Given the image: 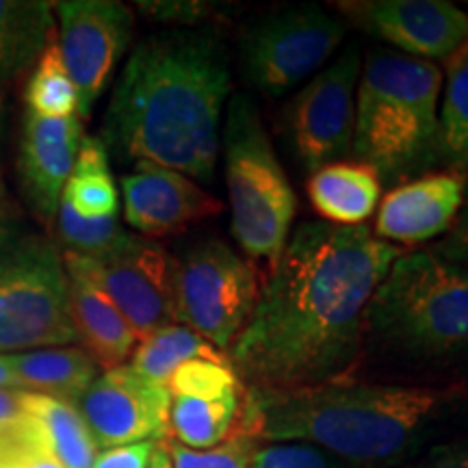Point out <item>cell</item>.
<instances>
[{"mask_svg": "<svg viewBox=\"0 0 468 468\" xmlns=\"http://www.w3.org/2000/svg\"><path fill=\"white\" fill-rule=\"evenodd\" d=\"M401 254L367 226L292 228L228 351L245 390L292 395L356 378L368 303Z\"/></svg>", "mask_w": 468, "mask_h": 468, "instance_id": "6da1fadb", "label": "cell"}, {"mask_svg": "<svg viewBox=\"0 0 468 468\" xmlns=\"http://www.w3.org/2000/svg\"><path fill=\"white\" fill-rule=\"evenodd\" d=\"M230 101L228 50L213 28H169L131 52L111 93L102 144L120 161H148L213 178Z\"/></svg>", "mask_w": 468, "mask_h": 468, "instance_id": "7a4b0ae2", "label": "cell"}, {"mask_svg": "<svg viewBox=\"0 0 468 468\" xmlns=\"http://www.w3.org/2000/svg\"><path fill=\"white\" fill-rule=\"evenodd\" d=\"M262 442L319 444L358 468H399L468 431V386L343 379L292 395H250Z\"/></svg>", "mask_w": 468, "mask_h": 468, "instance_id": "3957f363", "label": "cell"}, {"mask_svg": "<svg viewBox=\"0 0 468 468\" xmlns=\"http://www.w3.org/2000/svg\"><path fill=\"white\" fill-rule=\"evenodd\" d=\"M356 379L468 386V273L403 250L368 303Z\"/></svg>", "mask_w": 468, "mask_h": 468, "instance_id": "277c9868", "label": "cell"}, {"mask_svg": "<svg viewBox=\"0 0 468 468\" xmlns=\"http://www.w3.org/2000/svg\"><path fill=\"white\" fill-rule=\"evenodd\" d=\"M442 69L376 46L362 58L351 156L388 183H408L438 163Z\"/></svg>", "mask_w": 468, "mask_h": 468, "instance_id": "5b68a950", "label": "cell"}, {"mask_svg": "<svg viewBox=\"0 0 468 468\" xmlns=\"http://www.w3.org/2000/svg\"><path fill=\"white\" fill-rule=\"evenodd\" d=\"M221 148L234 241L250 261L271 267L292 232L297 196L248 93L226 104Z\"/></svg>", "mask_w": 468, "mask_h": 468, "instance_id": "8992f818", "label": "cell"}, {"mask_svg": "<svg viewBox=\"0 0 468 468\" xmlns=\"http://www.w3.org/2000/svg\"><path fill=\"white\" fill-rule=\"evenodd\" d=\"M76 343L69 276L50 239H17L0 250V354Z\"/></svg>", "mask_w": 468, "mask_h": 468, "instance_id": "52a82bcc", "label": "cell"}, {"mask_svg": "<svg viewBox=\"0 0 468 468\" xmlns=\"http://www.w3.org/2000/svg\"><path fill=\"white\" fill-rule=\"evenodd\" d=\"M261 284L254 261L221 239H202L172 254L176 319L226 356L248 324Z\"/></svg>", "mask_w": 468, "mask_h": 468, "instance_id": "ba28073f", "label": "cell"}, {"mask_svg": "<svg viewBox=\"0 0 468 468\" xmlns=\"http://www.w3.org/2000/svg\"><path fill=\"white\" fill-rule=\"evenodd\" d=\"M347 25L321 5H295L261 16L239 35L245 83L278 98L324 69L347 37Z\"/></svg>", "mask_w": 468, "mask_h": 468, "instance_id": "9c48e42d", "label": "cell"}, {"mask_svg": "<svg viewBox=\"0 0 468 468\" xmlns=\"http://www.w3.org/2000/svg\"><path fill=\"white\" fill-rule=\"evenodd\" d=\"M69 280L101 291L137 335L139 341L161 327L178 324L172 289V254L159 243L137 237L102 259L63 251Z\"/></svg>", "mask_w": 468, "mask_h": 468, "instance_id": "30bf717a", "label": "cell"}, {"mask_svg": "<svg viewBox=\"0 0 468 468\" xmlns=\"http://www.w3.org/2000/svg\"><path fill=\"white\" fill-rule=\"evenodd\" d=\"M360 69V46L351 44L286 104V137L308 174L351 156Z\"/></svg>", "mask_w": 468, "mask_h": 468, "instance_id": "8fae6325", "label": "cell"}, {"mask_svg": "<svg viewBox=\"0 0 468 468\" xmlns=\"http://www.w3.org/2000/svg\"><path fill=\"white\" fill-rule=\"evenodd\" d=\"M58 50L76 87L80 120L91 115L134 35V14L117 0L55 3Z\"/></svg>", "mask_w": 468, "mask_h": 468, "instance_id": "7c38bea8", "label": "cell"}, {"mask_svg": "<svg viewBox=\"0 0 468 468\" xmlns=\"http://www.w3.org/2000/svg\"><path fill=\"white\" fill-rule=\"evenodd\" d=\"M335 14L401 55L447 61L468 42V14L444 0H343Z\"/></svg>", "mask_w": 468, "mask_h": 468, "instance_id": "4fadbf2b", "label": "cell"}, {"mask_svg": "<svg viewBox=\"0 0 468 468\" xmlns=\"http://www.w3.org/2000/svg\"><path fill=\"white\" fill-rule=\"evenodd\" d=\"M172 393L122 365L93 379L76 401L98 449L167 441Z\"/></svg>", "mask_w": 468, "mask_h": 468, "instance_id": "5bb4252c", "label": "cell"}, {"mask_svg": "<svg viewBox=\"0 0 468 468\" xmlns=\"http://www.w3.org/2000/svg\"><path fill=\"white\" fill-rule=\"evenodd\" d=\"M126 224L145 237L183 232L224 210V202L174 169L148 161L133 163L122 176Z\"/></svg>", "mask_w": 468, "mask_h": 468, "instance_id": "9a60e30c", "label": "cell"}, {"mask_svg": "<svg viewBox=\"0 0 468 468\" xmlns=\"http://www.w3.org/2000/svg\"><path fill=\"white\" fill-rule=\"evenodd\" d=\"M466 183L468 174L441 169L397 185L379 202L373 234L399 250L436 241L458 218Z\"/></svg>", "mask_w": 468, "mask_h": 468, "instance_id": "2e32d148", "label": "cell"}, {"mask_svg": "<svg viewBox=\"0 0 468 468\" xmlns=\"http://www.w3.org/2000/svg\"><path fill=\"white\" fill-rule=\"evenodd\" d=\"M83 139V120L79 115L39 117L27 111L17 174L27 202L44 224L57 221L58 202Z\"/></svg>", "mask_w": 468, "mask_h": 468, "instance_id": "e0dca14e", "label": "cell"}, {"mask_svg": "<svg viewBox=\"0 0 468 468\" xmlns=\"http://www.w3.org/2000/svg\"><path fill=\"white\" fill-rule=\"evenodd\" d=\"M310 207L330 226L354 228L376 213L382 202V178L360 161H336L310 174Z\"/></svg>", "mask_w": 468, "mask_h": 468, "instance_id": "ac0fdd59", "label": "cell"}, {"mask_svg": "<svg viewBox=\"0 0 468 468\" xmlns=\"http://www.w3.org/2000/svg\"><path fill=\"white\" fill-rule=\"evenodd\" d=\"M69 319L76 341L107 371L124 365L139 343L124 314L101 291L79 280H69Z\"/></svg>", "mask_w": 468, "mask_h": 468, "instance_id": "d6986e66", "label": "cell"}, {"mask_svg": "<svg viewBox=\"0 0 468 468\" xmlns=\"http://www.w3.org/2000/svg\"><path fill=\"white\" fill-rule=\"evenodd\" d=\"M250 427V393L245 388L213 399L174 395L169 406V434L193 452L219 447ZM254 431V430H251Z\"/></svg>", "mask_w": 468, "mask_h": 468, "instance_id": "ffe728a7", "label": "cell"}, {"mask_svg": "<svg viewBox=\"0 0 468 468\" xmlns=\"http://www.w3.org/2000/svg\"><path fill=\"white\" fill-rule=\"evenodd\" d=\"M9 362L22 390L55 397L72 406L93 384L101 368L83 347H48L9 354Z\"/></svg>", "mask_w": 468, "mask_h": 468, "instance_id": "44dd1931", "label": "cell"}, {"mask_svg": "<svg viewBox=\"0 0 468 468\" xmlns=\"http://www.w3.org/2000/svg\"><path fill=\"white\" fill-rule=\"evenodd\" d=\"M55 3L0 0V85L35 66L55 39Z\"/></svg>", "mask_w": 468, "mask_h": 468, "instance_id": "7402d4cb", "label": "cell"}, {"mask_svg": "<svg viewBox=\"0 0 468 468\" xmlns=\"http://www.w3.org/2000/svg\"><path fill=\"white\" fill-rule=\"evenodd\" d=\"M27 412L39 423L46 447L63 468H93L98 447L90 427L72 403L27 393Z\"/></svg>", "mask_w": 468, "mask_h": 468, "instance_id": "603a6c76", "label": "cell"}, {"mask_svg": "<svg viewBox=\"0 0 468 468\" xmlns=\"http://www.w3.org/2000/svg\"><path fill=\"white\" fill-rule=\"evenodd\" d=\"M438 111V163L468 174V42L444 61Z\"/></svg>", "mask_w": 468, "mask_h": 468, "instance_id": "cb8c5ba5", "label": "cell"}, {"mask_svg": "<svg viewBox=\"0 0 468 468\" xmlns=\"http://www.w3.org/2000/svg\"><path fill=\"white\" fill-rule=\"evenodd\" d=\"M76 215L85 219L115 218L120 207L113 174L109 167V152L101 137L85 134L61 196Z\"/></svg>", "mask_w": 468, "mask_h": 468, "instance_id": "d4e9b609", "label": "cell"}, {"mask_svg": "<svg viewBox=\"0 0 468 468\" xmlns=\"http://www.w3.org/2000/svg\"><path fill=\"white\" fill-rule=\"evenodd\" d=\"M189 360H210L230 365L224 351L213 347L186 325L174 324L161 327V330L145 336L144 341H139L128 367L134 368L139 376L152 379V382L167 386L176 368Z\"/></svg>", "mask_w": 468, "mask_h": 468, "instance_id": "484cf974", "label": "cell"}, {"mask_svg": "<svg viewBox=\"0 0 468 468\" xmlns=\"http://www.w3.org/2000/svg\"><path fill=\"white\" fill-rule=\"evenodd\" d=\"M25 101L28 111L39 117H69L79 111L76 87L55 39L37 58V66L27 83Z\"/></svg>", "mask_w": 468, "mask_h": 468, "instance_id": "4316f807", "label": "cell"}, {"mask_svg": "<svg viewBox=\"0 0 468 468\" xmlns=\"http://www.w3.org/2000/svg\"><path fill=\"white\" fill-rule=\"evenodd\" d=\"M57 230L66 251L79 256H90V259H102V256L113 254L115 250L124 248L131 241L133 234L122 228L120 219L102 218V219H85L76 215L68 202H58L57 213Z\"/></svg>", "mask_w": 468, "mask_h": 468, "instance_id": "83f0119b", "label": "cell"}, {"mask_svg": "<svg viewBox=\"0 0 468 468\" xmlns=\"http://www.w3.org/2000/svg\"><path fill=\"white\" fill-rule=\"evenodd\" d=\"M262 441L251 430H241L207 452H193L176 441L167 442L172 468H251Z\"/></svg>", "mask_w": 468, "mask_h": 468, "instance_id": "f1b7e54d", "label": "cell"}, {"mask_svg": "<svg viewBox=\"0 0 468 468\" xmlns=\"http://www.w3.org/2000/svg\"><path fill=\"white\" fill-rule=\"evenodd\" d=\"M169 393L185 397H202V399H213V397H224L228 393H237L245 388L239 382L237 373L230 365L210 360H189L174 371L167 382Z\"/></svg>", "mask_w": 468, "mask_h": 468, "instance_id": "f546056e", "label": "cell"}, {"mask_svg": "<svg viewBox=\"0 0 468 468\" xmlns=\"http://www.w3.org/2000/svg\"><path fill=\"white\" fill-rule=\"evenodd\" d=\"M251 468H358L319 444L303 441L262 442Z\"/></svg>", "mask_w": 468, "mask_h": 468, "instance_id": "4dcf8cb0", "label": "cell"}, {"mask_svg": "<svg viewBox=\"0 0 468 468\" xmlns=\"http://www.w3.org/2000/svg\"><path fill=\"white\" fill-rule=\"evenodd\" d=\"M142 14L154 20L183 28H210V25L230 16V5L200 3V0H180V3H139Z\"/></svg>", "mask_w": 468, "mask_h": 468, "instance_id": "1f68e13d", "label": "cell"}, {"mask_svg": "<svg viewBox=\"0 0 468 468\" xmlns=\"http://www.w3.org/2000/svg\"><path fill=\"white\" fill-rule=\"evenodd\" d=\"M427 250L447 265H453L468 273V183L458 218L453 219L452 228Z\"/></svg>", "mask_w": 468, "mask_h": 468, "instance_id": "d6a6232c", "label": "cell"}, {"mask_svg": "<svg viewBox=\"0 0 468 468\" xmlns=\"http://www.w3.org/2000/svg\"><path fill=\"white\" fill-rule=\"evenodd\" d=\"M399 468H468V431L434 444Z\"/></svg>", "mask_w": 468, "mask_h": 468, "instance_id": "836d02e7", "label": "cell"}, {"mask_svg": "<svg viewBox=\"0 0 468 468\" xmlns=\"http://www.w3.org/2000/svg\"><path fill=\"white\" fill-rule=\"evenodd\" d=\"M159 442L161 441H148L104 449L102 453H98L93 468H150Z\"/></svg>", "mask_w": 468, "mask_h": 468, "instance_id": "e575fe53", "label": "cell"}, {"mask_svg": "<svg viewBox=\"0 0 468 468\" xmlns=\"http://www.w3.org/2000/svg\"><path fill=\"white\" fill-rule=\"evenodd\" d=\"M27 390L0 388V427L14 423L27 414Z\"/></svg>", "mask_w": 468, "mask_h": 468, "instance_id": "d590c367", "label": "cell"}, {"mask_svg": "<svg viewBox=\"0 0 468 468\" xmlns=\"http://www.w3.org/2000/svg\"><path fill=\"white\" fill-rule=\"evenodd\" d=\"M17 241V218L11 202L0 191V250Z\"/></svg>", "mask_w": 468, "mask_h": 468, "instance_id": "8d00e7d4", "label": "cell"}, {"mask_svg": "<svg viewBox=\"0 0 468 468\" xmlns=\"http://www.w3.org/2000/svg\"><path fill=\"white\" fill-rule=\"evenodd\" d=\"M0 388H20V382L11 368L9 356H0Z\"/></svg>", "mask_w": 468, "mask_h": 468, "instance_id": "74e56055", "label": "cell"}, {"mask_svg": "<svg viewBox=\"0 0 468 468\" xmlns=\"http://www.w3.org/2000/svg\"><path fill=\"white\" fill-rule=\"evenodd\" d=\"M150 468H172V460H169L167 452V441H161L159 447H156L154 458H152Z\"/></svg>", "mask_w": 468, "mask_h": 468, "instance_id": "f35d334b", "label": "cell"}, {"mask_svg": "<svg viewBox=\"0 0 468 468\" xmlns=\"http://www.w3.org/2000/svg\"><path fill=\"white\" fill-rule=\"evenodd\" d=\"M3 128H5V101L3 96H0V134H3Z\"/></svg>", "mask_w": 468, "mask_h": 468, "instance_id": "ab89813d", "label": "cell"}]
</instances>
